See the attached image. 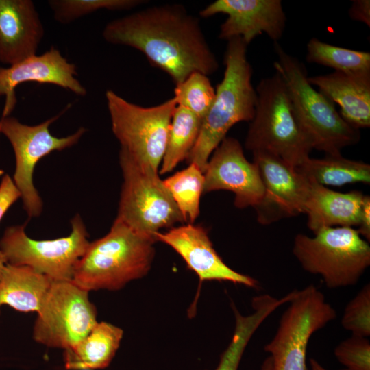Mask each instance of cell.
I'll return each instance as SVG.
<instances>
[{
    "mask_svg": "<svg viewBox=\"0 0 370 370\" xmlns=\"http://www.w3.org/2000/svg\"><path fill=\"white\" fill-rule=\"evenodd\" d=\"M102 36L108 43L143 53L175 86L195 72L208 76L219 67L199 19L180 4L153 6L114 19L106 25Z\"/></svg>",
    "mask_w": 370,
    "mask_h": 370,
    "instance_id": "cell-1",
    "label": "cell"
},
{
    "mask_svg": "<svg viewBox=\"0 0 370 370\" xmlns=\"http://www.w3.org/2000/svg\"><path fill=\"white\" fill-rule=\"evenodd\" d=\"M247 48L240 37L227 40L223 77L217 86L212 104L202 119L198 138L186 158L188 164H195L204 173L210 157L231 127L254 118L257 95Z\"/></svg>",
    "mask_w": 370,
    "mask_h": 370,
    "instance_id": "cell-2",
    "label": "cell"
},
{
    "mask_svg": "<svg viewBox=\"0 0 370 370\" xmlns=\"http://www.w3.org/2000/svg\"><path fill=\"white\" fill-rule=\"evenodd\" d=\"M156 242L115 219L107 234L89 243L71 281L88 292L121 289L148 273Z\"/></svg>",
    "mask_w": 370,
    "mask_h": 370,
    "instance_id": "cell-3",
    "label": "cell"
},
{
    "mask_svg": "<svg viewBox=\"0 0 370 370\" xmlns=\"http://www.w3.org/2000/svg\"><path fill=\"white\" fill-rule=\"evenodd\" d=\"M256 92L255 113L245 138V148L252 153H269L297 166L310 157L313 149L284 79L275 72L262 79Z\"/></svg>",
    "mask_w": 370,
    "mask_h": 370,
    "instance_id": "cell-4",
    "label": "cell"
},
{
    "mask_svg": "<svg viewBox=\"0 0 370 370\" xmlns=\"http://www.w3.org/2000/svg\"><path fill=\"white\" fill-rule=\"evenodd\" d=\"M277 60L275 72L284 79L299 120L312 149L326 155H339L341 150L360 139V130L349 125L336 110L334 103L308 80L304 64L274 42Z\"/></svg>",
    "mask_w": 370,
    "mask_h": 370,
    "instance_id": "cell-5",
    "label": "cell"
},
{
    "mask_svg": "<svg viewBox=\"0 0 370 370\" xmlns=\"http://www.w3.org/2000/svg\"><path fill=\"white\" fill-rule=\"evenodd\" d=\"M293 254L306 271L319 275L329 288L356 284L370 265V246L351 227H332L310 237L295 236Z\"/></svg>",
    "mask_w": 370,
    "mask_h": 370,
    "instance_id": "cell-6",
    "label": "cell"
},
{
    "mask_svg": "<svg viewBox=\"0 0 370 370\" xmlns=\"http://www.w3.org/2000/svg\"><path fill=\"white\" fill-rule=\"evenodd\" d=\"M106 99L112 130L121 152L140 166L158 172L166 147L170 124L177 106L172 98L154 106L131 103L112 90Z\"/></svg>",
    "mask_w": 370,
    "mask_h": 370,
    "instance_id": "cell-7",
    "label": "cell"
},
{
    "mask_svg": "<svg viewBox=\"0 0 370 370\" xmlns=\"http://www.w3.org/2000/svg\"><path fill=\"white\" fill-rule=\"evenodd\" d=\"M123 182L116 219L152 237L184 219L159 173L145 168L119 151Z\"/></svg>",
    "mask_w": 370,
    "mask_h": 370,
    "instance_id": "cell-8",
    "label": "cell"
},
{
    "mask_svg": "<svg viewBox=\"0 0 370 370\" xmlns=\"http://www.w3.org/2000/svg\"><path fill=\"white\" fill-rule=\"evenodd\" d=\"M271 341L264 347L272 370H308L306 355L311 336L334 320L336 312L314 284L295 290Z\"/></svg>",
    "mask_w": 370,
    "mask_h": 370,
    "instance_id": "cell-9",
    "label": "cell"
},
{
    "mask_svg": "<svg viewBox=\"0 0 370 370\" xmlns=\"http://www.w3.org/2000/svg\"><path fill=\"white\" fill-rule=\"evenodd\" d=\"M69 236L43 241L29 238L25 224L9 226L0 239V251L8 264L29 267L52 281H71L90 242L79 214L72 218Z\"/></svg>",
    "mask_w": 370,
    "mask_h": 370,
    "instance_id": "cell-10",
    "label": "cell"
},
{
    "mask_svg": "<svg viewBox=\"0 0 370 370\" xmlns=\"http://www.w3.org/2000/svg\"><path fill=\"white\" fill-rule=\"evenodd\" d=\"M69 107L70 105L58 114L34 125L23 123L10 116L2 118L0 132L10 142L15 157L12 179L21 193L23 208L29 218L38 217L43 208L42 198L33 182L37 163L53 151L74 146L86 132V128L80 127L64 137L55 136L50 132V125Z\"/></svg>",
    "mask_w": 370,
    "mask_h": 370,
    "instance_id": "cell-11",
    "label": "cell"
},
{
    "mask_svg": "<svg viewBox=\"0 0 370 370\" xmlns=\"http://www.w3.org/2000/svg\"><path fill=\"white\" fill-rule=\"evenodd\" d=\"M38 313L33 338L49 347L68 349L97 324V310L88 291L72 281H53Z\"/></svg>",
    "mask_w": 370,
    "mask_h": 370,
    "instance_id": "cell-12",
    "label": "cell"
},
{
    "mask_svg": "<svg viewBox=\"0 0 370 370\" xmlns=\"http://www.w3.org/2000/svg\"><path fill=\"white\" fill-rule=\"evenodd\" d=\"M263 185V195L254 208L257 220L269 225L304 213L310 181L295 166L264 151L253 152Z\"/></svg>",
    "mask_w": 370,
    "mask_h": 370,
    "instance_id": "cell-13",
    "label": "cell"
},
{
    "mask_svg": "<svg viewBox=\"0 0 370 370\" xmlns=\"http://www.w3.org/2000/svg\"><path fill=\"white\" fill-rule=\"evenodd\" d=\"M204 193L228 190L239 208H255L263 195V185L256 164L248 161L239 141L225 137L214 149L204 172Z\"/></svg>",
    "mask_w": 370,
    "mask_h": 370,
    "instance_id": "cell-14",
    "label": "cell"
},
{
    "mask_svg": "<svg viewBox=\"0 0 370 370\" xmlns=\"http://www.w3.org/2000/svg\"><path fill=\"white\" fill-rule=\"evenodd\" d=\"M217 14L227 15L220 27L219 38L228 40L240 37L247 45L262 33L278 42L286 26L280 0H217L199 12L204 18Z\"/></svg>",
    "mask_w": 370,
    "mask_h": 370,
    "instance_id": "cell-15",
    "label": "cell"
},
{
    "mask_svg": "<svg viewBox=\"0 0 370 370\" xmlns=\"http://www.w3.org/2000/svg\"><path fill=\"white\" fill-rule=\"evenodd\" d=\"M77 76L75 64L54 46L40 55L32 56L8 67H0V97H5L2 118L10 116L17 102L16 88L24 82L53 84L77 96L85 97L86 88Z\"/></svg>",
    "mask_w": 370,
    "mask_h": 370,
    "instance_id": "cell-16",
    "label": "cell"
},
{
    "mask_svg": "<svg viewBox=\"0 0 370 370\" xmlns=\"http://www.w3.org/2000/svg\"><path fill=\"white\" fill-rule=\"evenodd\" d=\"M156 241L171 247L201 281H227L250 288L258 286L254 278L228 267L213 247L207 230L192 223L173 227L155 235Z\"/></svg>",
    "mask_w": 370,
    "mask_h": 370,
    "instance_id": "cell-17",
    "label": "cell"
},
{
    "mask_svg": "<svg viewBox=\"0 0 370 370\" xmlns=\"http://www.w3.org/2000/svg\"><path fill=\"white\" fill-rule=\"evenodd\" d=\"M45 29L32 0H0V62L11 66L36 55Z\"/></svg>",
    "mask_w": 370,
    "mask_h": 370,
    "instance_id": "cell-18",
    "label": "cell"
},
{
    "mask_svg": "<svg viewBox=\"0 0 370 370\" xmlns=\"http://www.w3.org/2000/svg\"><path fill=\"white\" fill-rule=\"evenodd\" d=\"M364 195L358 190L340 193L310 181L304 213L314 233L332 227H354L359 218Z\"/></svg>",
    "mask_w": 370,
    "mask_h": 370,
    "instance_id": "cell-19",
    "label": "cell"
},
{
    "mask_svg": "<svg viewBox=\"0 0 370 370\" xmlns=\"http://www.w3.org/2000/svg\"><path fill=\"white\" fill-rule=\"evenodd\" d=\"M312 86L340 107V115L357 130L370 126V77L334 71L308 77Z\"/></svg>",
    "mask_w": 370,
    "mask_h": 370,
    "instance_id": "cell-20",
    "label": "cell"
},
{
    "mask_svg": "<svg viewBox=\"0 0 370 370\" xmlns=\"http://www.w3.org/2000/svg\"><path fill=\"white\" fill-rule=\"evenodd\" d=\"M53 282L29 267L7 263L0 278V308L38 312Z\"/></svg>",
    "mask_w": 370,
    "mask_h": 370,
    "instance_id": "cell-21",
    "label": "cell"
},
{
    "mask_svg": "<svg viewBox=\"0 0 370 370\" xmlns=\"http://www.w3.org/2000/svg\"><path fill=\"white\" fill-rule=\"evenodd\" d=\"M123 334L119 327L107 322H97L84 338L64 349L65 368L69 370L106 368L114 358Z\"/></svg>",
    "mask_w": 370,
    "mask_h": 370,
    "instance_id": "cell-22",
    "label": "cell"
},
{
    "mask_svg": "<svg viewBox=\"0 0 370 370\" xmlns=\"http://www.w3.org/2000/svg\"><path fill=\"white\" fill-rule=\"evenodd\" d=\"M288 297L280 299L264 294L251 300L253 312L244 316L232 306L235 317V328L232 338L221 356L214 370H238L243 354L251 338L260 325L280 306L287 303Z\"/></svg>",
    "mask_w": 370,
    "mask_h": 370,
    "instance_id": "cell-23",
    "label": "cell"
},
{
    "mask_svg": "<svg viewBox=\"0 0 370 370\" xmlns=\"http://www.w3.org/2000/svg\"><path fill=\"white\" fill-rule=\"evenodd\" d=\"M295 168L309 181L325 186L370 183V165L345 158L341 154L326 155L321 159L308 157Z\"/></svg>",
    "mask_w": 370,
    "mask_h": 370,
    "instance_id": "cell-24",
    "label": "cell"
},
{
    "mask_svg": "<svg viewBox=\"0 0 370 370\" xmlns=\"http://www.w3.org/2000/svg\"><path fill=\"white\" fill-rule=\"evenodd\" d=\"M202 119L188 109L177 106L169 127L160 173L172 171L186 159L198 138Z\"/></svg>",
    "mask_w": 370,
    "mask_h": 370,
    "instance_id": "cell-25",
    "label": "cell"
},
{
    "mask_svg": "<svg viewBox=\"0 0 370 370\" xmlns=\"http://www.w3.org/2000/svg\"><path fill=\"white\" fill-rule=\"evenodd\" d=\"M306 60L355 77H370V53L332 45L312 38L306 46Z\"/></svg>",
    "mask_w": 370,
    "mask_h": 370,
    "instance_id": "cell-26",
    "label": "cell"
},
{
    "mask_svg": "<svg viewBox=\"0 0 370 370\" xmlns=\"http://www.w3.org/2000/svg\"><path fill=\"white\" fill-rule=\"evenodd\" d=\"M163 182L177 208L185 223L193 224L199 214V203L204 193V174L194 163L183 170L175 173Z\"/></svg>",
    "mask_w": 370,
    "mask_h": 370,
    "instance_id": "cell-27",
    "label": "cell"
},
{
    "mask_svg": "<svg viewBox=\"0 0 370 370\" xmlns=\"http://www.w3.org/2000/svg\"><path fill=\"white\" fill-rule=\"evenodd\" d=\"M56 21L69 24L101 10H128L144 3L142 0H49Z\"/></svg>",
    "mask_w": 370,
    "mask_h": 370,
    "instance_id": "cell-28",
    "label": "cell"
},
{
    "mask_svg": "<svg viewBox=\"0 0 370 370\" xmlns=\"http://www.w3.org/2000/svg\"><path fill=\"white\" fill-rule=\"evenodd\" d=\"M215 97V89L208 75L200 72L190 74L175 86L174 96L177 106L184 107L203 119Z\"/></svg>",
    "mask_w": 370,
    "mask_h": 370,
    "instance_id": "cell-29",
    "label": "cell"
},
{
    "mask_svg": "<svg viewBox=\"0 0 370 370\" xmlns=\"http://www.w3.org/2000/svg\"><path fill=\"white\" fill-rule=\"evenodd\" d=\"M343 328L352 335L370 336V284H366L347 304L341 319Z\"/></svg>",
    "mask_w": 370,
    "mask_h": 370,
    "instance_id": "cell-30",
    "label": "cell"
},
{
    "mask_svg": "<svg viewBox=\"0 0 370 370\" xmlns=\"http://www.w3.org/2000/svg\"><path fill=\"white\" fill-rule=\"evenodd\" d=\"M334 353L347 370H370V342L366 337L352 335L336 345Z\"/></svg>",
    "mask_w": 370,
    "mask_h": 370,
    "instance_id": "cell-31",
    "label": "cell"
},
{
    "mask_svg": "<svg viewBox=\"0 0 370 370\" xmlns=\"http://www.w3.org/2000/svg\"><path fill=\"white\" fill-rule=\"evenodd\" d=\"M21 197V193L11 176L3 175L0 182V222L9 208Z\"/></svg>",
    "mask_w": 370,
    "mask_h": 370,
    "instance_id": "cell-32",
    "label": "cell"
},
{
    "mask_svg": "<svg viewBox=\"0 0 370 370\" xmlns=\"http://www.w3.org/2000/svg\"><path fill=\"white\" fill-rule=\"evenodd\" d=\"M348 14L352 20L362 22L368 27H370V1H352Z\"/></svg>",
    "mask_w": 370,
    "mask_h": 370,
    "instance_id": "cell-33",
    "label": "cell"
},
{
    "mask_svg": "<svg viewBox=\"0 0 370 370\" xmlns=\"http://www.w3.org/2000/svg\"><path fill=\"white\" fill-rule=\"evenodd\" d=\"M357 230L359 234L367 242L370 241V197L364 195L360 210L359 224Z\"/></svg>",
    "mask_w": 370,
    "mask_h": 370,
    "instance_id": "cell-34",
    "label": "cell"
},
{
    "mask_svg": "<svg viewBox=\"0 0 370 370\" xmlns=\"http://www.w3.org/2000/svg\"><path fill=\"white\" fill-rule=\"evenodd\" d=\"M311 370H328L323 367L317 360L314 358H310L309 360ZM342 370H347L346 369Z\"/></svg>",
    "mask_w": 370,
    "mask_h": 370,
    "instance_id": "cell-35",
    "label": "cell"
},
{
    "mask_svg": "<svg viewBox=\"0 0 370 370\" xmlns=\"http://www.w3.org/2000/svg\"><path fill=\"white\" fill-rule=\"evenodd\" d=\"M260 370H272V362L269 356L263 361Z\"/></svg>",
    "mask_w": 370,
    "mask_h": 370,
    "instance_id": "cell-36",
    "label": "cell"
},
{
    "mask_svg": "<svg viewBox=\"0 0 370 370\" xmlns=\"http://www.w3.org/2000/svg\"><path fill=\"white\" fill-rule=\"evenodd\" d=\"M6 264H7L6 259L4 255L3 254V253L0 251V278L1 276L3 270Z\"/></svg>",
    "mask_w": 370,
    "mask_h": 370,
    "instance_id": "cell-37",
    "label": "cell"
},
{
    "mask_svg": "<svg viewBox=\"0 0 370 370\" xmlns=\"http://www.w3.org/2000/svg\"><path fill=\"white\" fill-rule=\"evenodd\" d=\"M1 120H2V112H1V108H0V127H1Z\"/></svg>",
    "mask_w": 370,
    "mask_h": 370,
    "instance_id": "cell-38",
    "label": "cell"
}]
</instances>
